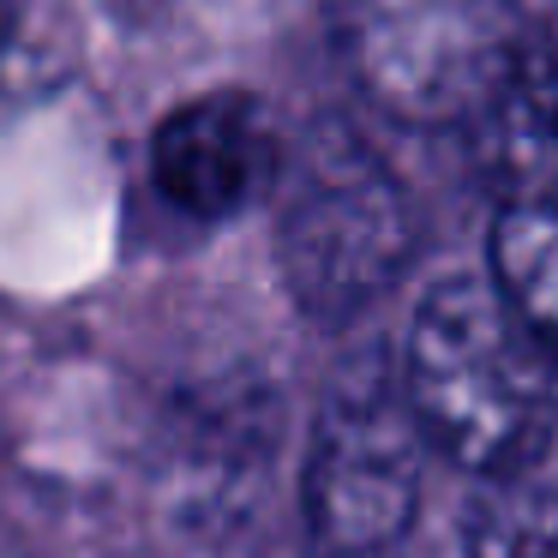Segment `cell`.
Wrapping results in <instances>:
<instances>
[{"mask_svg":"<svg viewBox=\"0 0 558 558\" xmlns=\"http://www.w3.org/2000/svg\"><path fill=\"white\" fill-rule=\"evenodd\" d=\"M469 558H558V493L534 481H498L462 505Z\"/></svg>","mask_w":558,"mask_h":558,"instance_id":"obj_7","label":"cell"},{"mask_svg":"<svg viewBox=\"0 0 558 558\" xmlns=\"http://www.w3.org/2000/svg\"><path fill=\"white\" fill-rule=\"evenodd\" d=\"M486 282L558 373V205L505 198L486 234Z\"/></svg>","mask_w":558,"mask_h":558,"instance_id":"obj_6","label":"cell"},{"mask_svg":"<svg viewBox=\"0 0 558 558\" xmlns=\"http://www.w3.org/2000/svg\"><path fill=\"white\" fill-rule=\"evenodd\" d=\"M426 438L402 402L397 366L361 354L325 390L301 474L313 558H402L421 517Z\"/></svg>","mask_w":558,"mask_h":558,"instance_id":"obj_4","label":"cell"},{"mask_svg":"<svg viewBox=\"0 0 558 558\" xmlns=\"http://www.w3.org/2000/svg\"><path fill=\"white\" fill-rule=\"evenodd\" d=\"M330 49L385 121L450 133L505 109L529 13L522 0H330Z\"/></svg>","mask_w":558,"mask_h":558,"instance_id":"obj_3","label":"cell"},{"mask_svg":"<svg viewBox=\"0 0 558 558\" xmlns=\"http://www.w3.org/2000/svg\"><path fill=\"white\" fill-rule=\"evenodd\" d=\"M426 450L481 486L529 481L558 426V373L517 325L486 270L438 277L421 294L397 366Z\"/></svg>","mask_w":558,"mask_h":558,"instance_id":"obj_1","label":"cell"},{"mask_svg":"<svg viewBox=\"0 0 558 558\" xmlns=\"http://www.w3.org/2000/svg\"><path fill=\"white\" fill-rule=\"evenodd\" d=\"M277 270L313 325H349L402 282L421 253V217L385 157L342 121H313L282 150Z\"/></svg>","mask_w":558,"mask_h":558,"instance_id":"obj_2","label":"cell"},{"mask_svg":"<svg viewBox=\"0 0 558 558\" xmlns=\"http://www.w3.org/2000/svg\"><path fill=\"white\" fill-rule=\"evenodd\" d=\"M282 138L265 97L241 85L198 90L181 109H169L150 133V181L181 217L229 222L270 198L282 174Z\"/></svg>","mask_w":558,"mask_h":558,"instance_id":"obj_5","label":"cell"}]
</instances>
